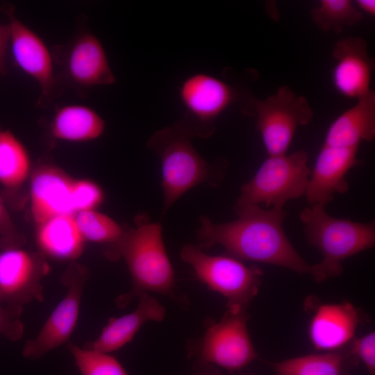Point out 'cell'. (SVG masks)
Here are the masks:
<instances>
[{
    "mask_svg": "<svg viewBox=\"0 0 375 375\" xmlns=\"http://www.w3.org/2000/svg\"><path fill=\"white\" fill-rule=\"evenodd\" d=\"M238 218L223 224L200 217L197 231L201 249L219 244L228 256L238 260L263 262L287 268L301 274H310L313 265L297 251L284 230L283 209H265L260 206H233Z\"/></svg>",
    "mask_w": 375,
    "mask_h": 375,
    "instance_id": "6da1fadb",
    "label": "cell"
},
{
    "mask_svg": "<svg viewBox=\"0 0 375 375\" xmlns=\"http://www.w3.org/2000/svg\"><path fill=\"white\" fill-rule=\"evenodd\" d=\"M104 253L110 260L124 258L131 276V289L115 300L119 308H126L144 292L176 297L174 270L165 247L160 223L142 216L135 228L124 231L116 242L107 244Z\"/></svg>",
    "mask_w": 375,
    "mask_h": 375,
    "instance_id": "7a4b0ae2",
    "label": "cell"
},
{
    "mask_svg": "<svg viewBox=\"0 0 375 375\" xmlns=\"http://www.w3.org/2000/svg\"><path fill=\"white\" fill-rule=\"evenodd\" d=\"M194 136L196 130L183 118L156 131L147 142L161 162L162 215L191 188L201 183L217 186L225 176L226 160L206 161L192 144Z\"/></svg>",
    "mask_w": 375,
    "mask_h": 375,
    "instance_id": "3957f363",
    "label": "cell"
},
{
    "mask_svg": "<svg viewBox=\"0 0 375 375\" xmlns=\"http://www.w3.org/2000/svg\"><path fill=\"white\" fill-rule=\"evenodd\" d=\"M307 242L322 254L313 265V279L322 282L343 272L342 262L349 257L374 247L375 222H357L329 215L325 207L310 205L299 214Z\"/></svg>",
    "mask_w": 375,
    "mask_h": 375,
    "instance_id": "277c9868",
    "label": "cell"
},
{
    "mask_svg": "<svg viewBox=\"0 0 375 375\" xmlns=\"http://www.w3.org/2000/svg\"><path fill=\"white\" fill-rule=\"evenodd\" d=\"M303 150L268 156L253 178L244 183L233 206H260L283 209L290 200L305 194L310 169Z\"/></svg>",
    "mask_w": 375,
    "mask_h": 375,
    "instance_id": "5b68a950",
    "label": "cell"
},
{
    "mask_svg": "<svg viewBox=\"0 0 375 375\" xmlns=\"http://www.w3.org/2000/svg\"><path fill=\"white\" fill-rule=\"evenodd\" d=\"M247 310H226L221 319L208 321L201 337L187 344L188 357L194 369L218 366L230 372L240 370L257 358L248 333Z\"/></svg>",
    "mask_w": 375,
    "mask_h": 375,
    "instance_id": "8992f818",
    "label": "cell"
},
{
    "mask_svg": "<svg viewBox=\"0 0 375 375\" xmlns=\"http://www.w3.org/2000/svg\"><path fill=\"white\" fill-rule=\"evenodd\" d=\"M181 258L201 282L225 297L232 312L247 310L258 292L263 272L256 265L249 267L230 256L208 255L190 244L183 247Z\"/></svg>",
    "mask_w": 375,
    "mask_h": 375,
    "instance_id": "52a82bcc",
    "label": "cell"
},
{
    "mask_svg": "<svg viewBox=\"0 0 375 375\" xmlns=\"http://www.w3.org/2000/svg\"><path fill=\"white\" fill-rule=\"evenodd\" d=\"M246 103L256 116L255 128L267 156L286 154L297 127L309 124L313 118L307 99L288 86H281L264 100L248 97Z\"/></svg>",
    "mask_w": 375,
    "mask_h": 375,
    "instance_id": "ba28073f",
    "label": "cell"
},
{
    "mask_svg": "<svg viewBox=\"0 0 375 375\" xmlns=\"http://www.w3.org/2000/svg\"><path fill=\"white\" fill-rule=\"evenodd\" d=\"M85 267L72 263L61 277L67 288L65 297L57 305L35 338L27 340L22 349L24 358L38 360L50 351L66 343L78 318L85 284L89 278Z\"/></svg>",
    "mask_w": 375,
    "mask_h": 375,
    "instance_id": "9c48e42d",
    "label": "cell"
},
{
    "mask_svg": "<svg viewBox=\"0 0 375 375\" xmlns=\"http://www.w3.org/2000/svg\"><path fill=\"white\" fill-rule=\"evenodd\" d=\"M53 55L61 67V78L77 90L116 82L105 49L94 34L83 31Z\"/></svg>",
    "mask_w": 375,
    "mask_h": 375,
    "instance_id": "30bf717a",
    "label": "cell"
},
{
    "mask_svg": "<svg viewBox=\"0 0 375 375\" xmlns=\"http://www.w3.org/2000/svg\"><path fill=\"white\" fill-rule=\"evenodd\" d=\"M178 94L186 110L183 118L203 138L213 133L215 121L240 97L233 86L205 73L186 78Z\"/></svg>",
    "mask_w": 375,
    "mask_h": 375,
    "instance_id": "8fae6325",
    "label": "cell"
},
{
    "mask_svg": "<svg viewBox=\"0 0 375 375\" xmlns=\"http://www.w3.org/2000/svg\"><path fill=\"white\" fill-rule=\"evenodd\" d=\"M1 8L8 19L10 44L15 64L38 83L41 92L38 103L50 101L58 84L53 53L43 40L16 17L12 6L6 5Z\"/></svg>",
    "mask_w": 375,
    "mask_h": 375,
    "instance_id": "7c38bea8",
    "label": "cell"
},
{
    "mask_svg": "<svg viewBox=\"0 0 375 375\" xmlns=\"http://www.w3.org/2000/svg\"><path fill=\"white\" fill-rule=\"evenodd\" d=\"M48 267L41 254L19 248L0 253V300L22 307L34 301H42V278Z\"/></svg>",
    "mask_w": 375,
    "mask_h": 375,
    "instance_id": "4fadbf2b",
    "label": "cell"
},
{
    "mask_svg": "<svg viewBox=\"0 0 375 375\" xmlns=\"http://www.w3.org/2000/svg\"><path fill=\"white\" fill-rule=\"evenodd\" d=\"M358 147H337L323 144L310 171L305 197L309 205L324 207L338 194L349 190L347 172L359 165Z\"/></svg>",
    "mask_w": 375,
    "mask_h": 375,
    "instance_id": "5bb4252c",
    "label": "cell"
},
{
    "mask_svg": "<svg viewBox=\"0 0 375 375\" xmlns=\"http://www.w3.org/2000/svg\"><path fill=\"white\" fill-rule=\"evenodd\" d=\"M332 55L335 60L333 82L338 92L356 100L369 92L374 62L366 42L360 37L343 38L335 44Z\"/></svg>",
    "mask_w": 375,
    "mask_h": 375,
    "instance_id": "9a60e30c",
    "label": "cell"
},
{
    "mask_svg": "<svg viewBox=\"0 0 375 375\" xmlns=\"http://www.w3.org/2000/svg\"><path fill=\"white\" fill-rule=\"evenodd\" d=\"M74 180L60 168L39 167L31 182V208L38 225L58 215H76L72 201Z\"/></svg>",
    "mask_w": 375,
    "mask_h": 375,
    "instance_id": "2e32d148",
    "label": "cell"
},
{
    "mask_svg": "<svg viewBox=\"0 0 375 375\" xmlns=\"http://www.w3.org/2000/svg\"><path fill=\"white\" fill-rule=\"evenodd\" d=\"M360 321L358 311L349 302L321 305L309 324L310 340L319 351L342 349L353 339Z\"/></svg>",
    "mask_w": 375,
    "mask_h": 375,
    "instance_id": "e0dca14e",
    "label": "cell"
},
{
    "mask_svg": "<svg viewBox=\"0 0 375 375\" xmlns=\"http://www.w3.org/2000/svg\"><path fill=\"white\" fill-rule=\"evenodd\" d=\"M136 309L119 317H110L99 337L83 344L84 349L109 353L130 342L148 321L161 322L165 317L162 305L147 292L140 294Z\"/></svg>",
    "mask_w": 375,
    "mask_h": 375,
    "instance_id": "ac0fdd59",
    "label": "cell"
},
{
    "mask_svg": "<svg viewBox=\"0 0 375 375\" xmlns=\"http://www.w3.org/2000/svg\"><path fill=\"white\" fill-rule=\"evenodd\" d=\"M356 103L338 116L328 127L324 144L358 147L375 138V92L371 89Z\"/></svg>",
    "mask_w": 375,
    "mask_h": 375,
    "instance_id": "d6986e66",
    "label": "cell"
},
{
    "mask_svg": "<svg viewBox=\"0 0 375 375\" xmlns=\"http://www.w3.org/2000/svg\"><path fill=\"white\" fill-rule=\"evenodd\" d=\"M53 138L69 142H86L99 138L105 130L103 119L92 108L68 104L59 108L50 124Z\"/></svg>",
    "mask_w": 375,
    "mask_h": 375,
    "instance_id": "ffe728a7",
    "label": "cell"
},
{
    "mask_svg": "<svg viewBox=\"0 0 375 375\" xmlns=\"http://www.w3.org/2000/svg\"><path fill=\"white\" fill-rule=\"evenodd\" d=\"M37 242L41 250L51 257L74 260L81 255L84 240L75 215H62L38 225Z\"/></svg>",
    "mask_w": 375,
    "mask_h": 375,
    "instance_id": "44dd1931",
    "label": "cell"
},
{
    "mask_svg": "<svg viewBox=\"0 0 375 375\" xmlns=\"http://www.w3.org/2000/svg\"><path fill=\"white\" fill-rule=\"evenodd\" d=\"M349 344L338 351L308 354L268 364L276 375H349L350 367L358 361L351 353Z\"/></svg>",
    "mask_w": 375,
    "mask_h": 375,
    "instance_id": "7402d4cb",
    "label": "cell"
},
{
    "mask_svg": "<svg viewBox=\"0 0 375 375\" xmlns=\"http://www.w3.org/2000/svg\"><path fill=\"white\" fill-rule=\"evenodd\" d=\"M30 169L28 153L9 130H0V183L12 190L26 180Z\"/></svg>",
    "mask_w": 375,
    "mask_h": 375,
    "instance_id": "603a6c76",
    "label": "cell"
},
{
    "mask_svg": "<svg viewBox=\"0 0 375 375\" xmlns=\"http://www.w3.org/2000/svg\"><path fill=\"white\" fill-rule=\"evenodd\" d=\"M313 22L323 31L336 33L358 24L362 12L349 0H321L310 11Z\"/></svg>",
    "mask_w": 375,
    "mask_h": 375,
    "instance_id": "cb8c5ba5",
    "label": "cell"
},
{
    "mask_svg": "<svg viewBox=\"0 0 375 375\" xmlns=\"http://www.w3.org/2000/svg\"><path fill=\"white\" fill-rule=\"evenodd\" d=\"M75 220L84 240L107 245L119 240L124 232L114 219L94 210L77 212Z\"/></svg>",
    "mask_w": 375,
    "mask_h": 375,
    "instance_id": "d4e9b609",
    "label": "cell"
},
{
    "mask_svg": "<svg viewBox=\"0 0 375 375\" xmlns=\"http://www.w3.org/2000/svg\"><path fill=\"white\" fill-rule=\"evenodd\" d=\"M67 347L81 375H128L121 363L108 353L80 348L73 343Z\"/></svg>",
    "mask_w": 375,
    "mask_h": 375,
    "instance_id": "484cf974",
    "label": "cell"
},
{
    "mask_svg": "<svg viewBox=\"0 0 375 375\" xmlns=\"http://www.w3.org/2000/svg\"><path fill=\"white\" fill-rule=\"evenodd\" d=\"M103 200V192L97 183L88 180H74L72 201L76 214L94 210Z\"/></svg>",
    "mask_w": 375,
    "mask_h": 375,
    "instance_id": "4316f807",
    "label": "cell"
},
{
    "mask_svg": "<svg viewBox=\"0 0 375 375\" xmlns=\"http://www.w3.org/2000/svg\"><path fill=\"white\" fill-rule=\"evenodd\" d=\"M22 309L0 300V334L12 341L20 340L24 334Z\"/></svg>",
    "mask_w": 375,
    "mask_h": 375,
    "instance_id": "83f0119b",
    "label": "cell"
},
{
    "mask_svg": "<svg viewBox=\"0 0 375 375\" xmlns=\"http://www.w3.org/2000/svg\"><path fill=\"white\" fill-rule=\"evenodd\" d=\"M25 243L26 237L15 226L0 196V248H20Z\"/></svg>",
    "mask_w": 375,
    "mask_h": 375,
    "instance_id": "f1b7e54d",
    "label": "cell"
},
{
    "mask_svg": "<svg viewBox=\"0 0 375 375\" xmlns=\"http://www.w3.org/2000/svg\"><path fill=\"white\" fill-rule=\"evenodd\" d=\"M353 356L362 362L369 375L375 374V333L371 332L358 339H353L349 344Z\"/></svg>",
    "mask_w": 375,
    "mask_h": 375,
    "instance_id": "f546056e",
    "label": "cell"
},
{
    "mask_svg": "<svg viewBox=\"0 0 375 375\" xmlns=\"http://www.w3.org/2000/svg\"><path fill=\"white\" fill-rule=\"evenodd\" d=\"M10 44V30L7 24L0 23V74H7L6 55Z\"/></svg>",
    "mask_w": 375,
    "mask_h": 375,
    "instance_id": "4dcf8cb0",
    "label": "cell"
},
{
    "mask_svg": "<svg viewBox=\"0 0 375 375\" xmlns=\"http://www.w3.org/2000/svg\"><path fill=\"white\" fill-rule=\"evenodd\" d=\"M357 8L361 12H364L370 16L375 15V1L374 0H357L356 1Z\"/></svg>",
    "mask_w": 375,
    "mask_h": 375,
    "instance_id": "1f68e13d",
    "label": "cell"
},
{
    "mask_svg": "<svg viewBox=\"0 0 375 375\" xmlns=\"http://www.w3.org/2000/svg\"><path fill=\"white\" fill-rule=\"evenodd\" d=\"M194 369V372L190 375H221L216 367L213 366H207Z\"/></svg>",
    "mask_w": 375,
    "mask_h": 375,
    "instance_id": "d6a6232c",
    "label": "cell"
}]
</instances>
